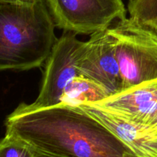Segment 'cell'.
I'll return each mask as SVG.
<instances>
[{
    "instance_id": "5b68a950",
    "label": "cell",
    "mask_w": 157,
    "mask_h": 157,
    "mask_svg": "<svg viewBox=\"0 0 157 157\" xmlns=\"http://www.w3.org/2000/svg\"><path fill=\"white\" fill-rule=\"evenodd\" d=\"M76 34L64 32L54 44L44 62L43 80L38 98L32 104L33 108H44L58 105L67 84L78 73V61L84 41Z\"/></svg>"
},
{
    "instance_id": "52a82bcc",
    "label": "cell",
    "mask_w": 157,
    "mask_h": 157,
    "mask_svg": "<svg viewBox=\"0 0 157 157\" xmlns=\"http://www.w3.org/2000/svg\"><path fill=\"white\" fill-rule=\"evenodd\" d=\"M92 104L131 123L157 127V79L122 90Z\"/></svg>"
},
{
    "instance_id": "9a60e30c",
    "label": "cell",
    "mask_w": 157,
    "mask_h": 157,
    "mask_svg": "<svg viewBox=\"0 0 157 157\" xmlns=\"http://www.w3.org/2000/svg\"><path fill=\"white\" fill-rule=\"evenodd\" d=\"M129 1H130V0H129Z\"/></svg>"
},
{
    "instance_id": "277c9868",
    "label": "cell",
    "mask_w": 157,
    "mask_h": 157,
    "mask_svg": "<svg viewBox=\"0 0 157 157\" xmlns=\"http://www.w3.org/2000/svg\"><path fill=\"white\" fill-rule=\"evenodd\" d=\"M55 27L64 32L93 35L127 18L122 0H45Z\"/></svg>"
},
{
    "instance_id": "7a4b0ae2",
    "label": "cell",
    "mask_w": 157,
    "mask_h": 157,
    "mask_svg": "<svg viewBox=\"0 0 157 157\" xmlns=\"http://www.w3.org/2000/svg\"><path fill=\"white\" fill-rule=\"evenodd\" d=\"M45 0H0V71L40 67L58 38Z\"/></svg>"
},
{
    "instance_id": "7c38bea8",
    "label": "cell",
    "mask_w": 157,
    "mask_h": 157,
    "mask_svg": "<svg viewBox=\"0 0 157 157\" xmlns=\"http://www.w3.org/2000/svg\"><path fill=\"white\" fill-rule=\"evenodd\" d=\"M38 1H40V0H15L16 2L20 3H35Z\"/></svg>"
},
{
    "instance_id": "4fadbf2b",
    "label": "cell",
    "mask_w": 157,
    "mask_h": 157,
    "mask_svg": "<svg viewBox=\"0 0 157 157\" xmlns=\"http://www.w3.org/2000/svg\"><path fill=\"white\" fill-rule=\"evenodd\" d=\"M37 152V151H36ZM38 153V156L37 157H61V156H53V155H49V154H46V153H38Z\"/></svg>"
},
{
    "instance_id": "3957f363",
    "label": "cell",
    "mask_w": 157,
    "mask_h": 157,
    "mask_svg": "<svg viewBox=\"0 0 157 157\" xmlns=\"http://www.w3.org/2000/svg\"><path fill=\"white\" fill-rule=\"evenodd\" d=\"M115 43L123 90L157 79V35L130 18L108 29Z\"/></svg>"
},
{
    "instance_id": "ba28073f",
    "label": "cell",
    "mask_w": 157,
    "mask_h": 157,
    "mask_svg": "<svg viewBox=\"0 0 157 157\" xmlns=\"http://www.w3.org/2000/svg\"><path fill=\"white\" fill-rule=\"evenodd\" d=\"M77 107L105 125L136 157H157V127L131 123L92 104H80Z\"/></svg>"
},
{
    "instance_id": "30bf717a",
    "label": "cell",
    "mask_w": 157,
    "mask_h": 157,
    "mask_svg": "<svg viewBox=\"0 0 157 157\" xmlns=\"http://www.w3.org/2000/svg\"><path fill=\"white\" fill-rule=\"evenodd\" d=\"M130 18L157 35V0H130Z\"/></svg>"
},
{
    "instance_id": "5bb4252c",
    "label": "cell",
    "mask_w": 157,
    "mask_h": 157,
    "mask_svg": "<svg viewBox=\"0 0 157 157\" xmlns=\"http://www.w3.org/2000/svg\"><path fill=\"white\" fill-rule=\"evenodd\" d=\"M2 1H9V2H15V0H2Z\"/></svg>"
},
{
    "instance_id": "8992f818",
    "label": "cell",
    "mask_w": 157,
    "mask_h": 157,
    "mask_svg": "<svg viewBox=\"0 0 157 157\" xmlns=\"http://www.w3.org/2000/svg\"><path fill=\"white\" fill-rule=\"evenodd\" d=\"M78 68L80 76L101 84L111 95L123 90L114 39L108 29L84 41Z\"/></svg>"
},
{
    "instance_id": "9c48e42d",
    "label": "cell",
    "mask_w": 157,
    "mask_h": 157,
    "mask_svg": "<svg viewBox=\"0 0 157 157\" xmlns=\"http://www.w3.org/2000/svg\"><path fill=\"white\" fill-rule=\"evenodd\" d=\"M110 95V92L101 84L84 77L78 76L64 88L60 104L71 106L94 104Z\"/></svg>"
},
{
    "instance_id": "6da1fadb",
    "label": "cell",
    "mask_w": 157,
    "mask_h": 157,
    "mask_svg": "<svg viewBox=\"0 0 157 157\" xmlns=\"http://www.w3.org/2000/svg\"><path fill=\"white\" fill-rule=\"evenodd\" d=\"M6 134L38 153L61 157H136L105 125L77 106L33 108L21 103L6 118Z\"/></svg>"
},
{
    "instance_id": "8fae6325",
    "label": "cell",
    "mask_w": 157,
    "mask_h": 157,
    "mask_svg": "<svg viewBox=\"0 0 157 157\" xmlns=\"http://www.w3.org/2000/svg\"><path fill=\"white\" fill-rule=\"evenodd\" d=\"M31 146L15 136L5 135L0 140V157H37Z\"/></svg>"
}]
</instances>
